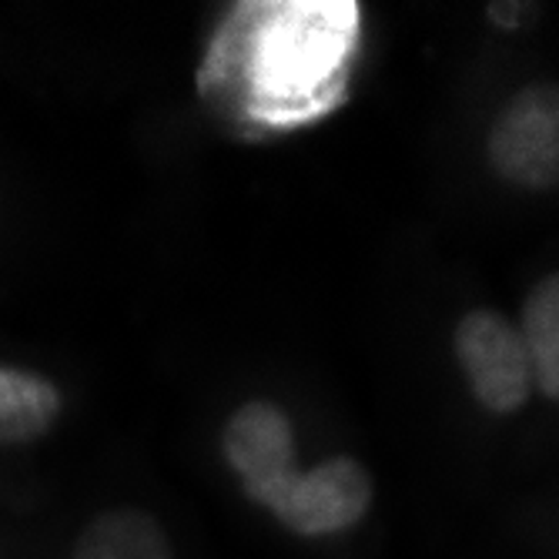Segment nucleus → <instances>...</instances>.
Here are the masks:
<instances>
[{
  "instance_id": "nucleus-1",
  "label": "nucleus",
  "mask_w": 559,
  "mask_h": 559,
  "mask_svg": "<svg viewBox=\"0 0 559 559\" xmlns=\"http://www.w3.org/2000/svg\"><path fill=\"white\" fill-rule=\"evenodd\" d=\"M248 499L278 516L298 536L345 533L369 513L372 479L355 460H329L312 473L292 469L288 476L255 489Z\"/></svg>"
},
{
  "instance_id": "nucleus-2",
  "label": "nucleus",
  "mask_w": 559,
  "mask_h": 559,
  "mask_svg": "<svg viewBox=\"0 0 559 559\" xmlns=\"http://www.w3.org/2000/svg\"><path fill=\"white\" fill-rule=\"evenodd\" d=\"M489 162L516 188H559V87L530 84L510 97L489 131Z\"/></svg>"
},
{
  "instance_id": "nucleus-3",
  "label": "nucleus",
  "mask_w": 559,
  "mask_h": 559,
  "mask_svg": "<svg viewBox=\"0 0 559 559\" xmlns=\"http://www.w3.org/2000/svg\"><path fill=\"white\" fill-rule=\"evenodd\" d=\"M455 359L483 409L510 416L533 392V366L520 325L476 309L455 325Z\"/></svg>"
},
{
  "instance_id": "nucleus-4",
  "label": "nucleus",
  "mask_w": 559,
  "mask_h": 559,
  "mask_svg": "<svg viewBox=\"0 0 559 559\" xmlns=\"http://www.w3.org/2000/svg\"><path fill=\"white\" fill-rule=\"evenodd\" d=\"M222 449L248 496L295 469L292 423L272 402L241 405L222 432Z\"/></svg>"
},
{
  "instance_id": "nucleus-5",
  "label": "nucleus",
  "mask_w": 559,
  "mask_h": 559,
  "mask_svg": "<svg viewBox=\"0 0 559 559\" xmlns=\"http://www.w3.org/2000/svg\"><path fill=\"white\" fill-rule=\"evenodd\" d=\"M61 392L44 376L0 366V445H17L44 436L58 423Z\"/></svg>"
},
{
  "instance_id": "nucleus-6",
  "label": "nucleus",
  "mask_w": 559,
  "mask_h": 559,
  "mask_svg": "<svg viewBox=\"0 0 559 559\" xmlns=\"http://www.w3.org/2000/svg\"><path fill=\"white\" fill-rule=\"evenodd\" d=\"M74 559H175L155 516L141 510H111L97 516L78 539Z\"/></svg>"
},
{
  "instance_id": "nucleus-7",
  "label": "nucleus",
  "mask_w": 559,
  "mask_h": 559,
  "mask_svg": "<svg viewBox=\"0 0 559 559\" xmlns=\"http://www.w3.org/2000/svg\"><path fill=\"white\" fill-rule=\"evenodd\" d=\"M520 332L530 352L533 385L559 402V272L536 282L526 295Z\"/></svg>"
}]
</instances>
